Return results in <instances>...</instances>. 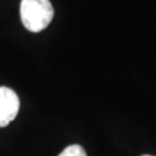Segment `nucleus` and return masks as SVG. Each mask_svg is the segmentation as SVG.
Listing matches in <instances>:
<instances>
[{
    "label": "nucleus",
    "mask_w": 156,
    "mask_h": 156,
    "mask_svg": "<svg viewBox=\"0 0 156 156\" xmlns=\"http://www.w3.org/2000/svg\"><path fill=\"white\" fill-rule=\"evenodd\" d=\"M20 15L23 26L31 33L44 30L53 19L55 11L50 0H22Z\"/></svg>",
    "instance_id": "obj_1"
},
{
    "label": "nucleus",
    "mask_w": 156,
    "mask_h": 156,
    "mask_svg": "<svg viewBox=\"0 0 156 156\" xmlns=\"http://www.w3.org/2000/svg\"><path fill=\"white\" fill-rule=\"evenodd\" d=\"M20 100L16 93L8 87H0V127H5L17 116Z\"/></svg>",
    "instance_id": "obj_2"
},
{
    "label": "nucleus",
    "mask_w": 156,
    "mask_h": 156,
    "mask_svg": "<svg viewBox=\"0 0 156 156\" xmlns=\"http://www.w3.org/2000/svg\"><path fill=\"white\" fill-rule=\"evenodd\" d=\"M144 156H151V155H144Z\"/></svg>",
    "instance_id": "obj_4"
},
{
    "label": "nucleus",
    "mask_w": 156,
    "mask_h": 156,
    "mask_svg": "<svg viewBox=\"0 0 156 156\" xmlns=\"http://www.w3.org/2000/svg\"><path fill=\"white\" fill-rule=\"evenodd\" d=\"M59 156H87V154L80 145H71L65 148Z\"/></svg>",
    "instance_id": "obj_3"
}]
</instances>
